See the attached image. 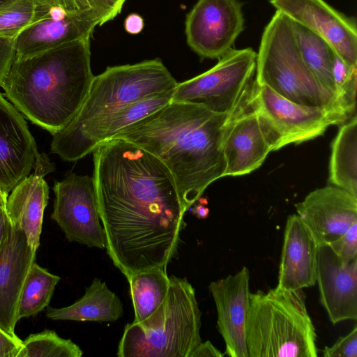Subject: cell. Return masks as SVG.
I'll return each mask as SVG.
<instances>
[{
	"instance_id": "6da1fadb",
	"label": "cell",
	"mask_w": 357,
	"mask_h": 357,
	"mask_svg": "<svg viewBox=\"0 0 357 357\" xmlns=\"http://www.w3.org/2000/svg\"><path fill=\"white\" fill-rule=\"evenodd\" d=\"M93 183L106 251L128 280L176 257L187 212L174 178L156 156L114 137L94 149Z\"/></svg>"
},
{
	"instance_id": "7a4b0ae2",
	"label": "cell",
	"mask_w": 357,
	"mask_h": 357,
	"mask_svg": "<svg viewBox=\"0 0 357 357\" xmlns=\"http://www.w3.org/2000/svg\"><path fill=\"white\" fill-rule=\"evenodd\" d=\"M249 97L224 114L171 101L112 138L128 140L159 158L172 173L188 211L211 183L224 177L225 130Z\"/></svg>"
},
{
	"instance_id": "3957f363",
	"label": "cell",
	"mask_w": 357,
	"mask_h": 357,
	"mask_svg": "<svg viewBox=\"0 0 357 357\" xmlns=\"http://www.w3.org/2000/svg\"><path fill=\"white\" fill-rule=\"evenodd\" d=\"M91 37L24 57L15 56L1 86L9 101L51 135L77 114L94 75Z\"/></svg>"
},
{
	"instance_id": "277c9868",
	"label": "cell",
	"mask_w": 357,
	"mask_h": 357,
	"mask_svg": "<svg viewBox=\"0 0 357 357\" xmlns=\"http://www.w3.org/2000/svg\"><path fill=\"white\" fill-rule=\"evenodd\" d=\"M177 84L159 58L107 67L94 76L77 114L64 128L52 135V153L64 161H76L83 141L106 119L132 102L172 91Z\"/></svg>"
},
{
	"instance_id": "5b68a950",
	"label": "cell",
	"mask_w": 357,
	"mask_h": 357,
	"mask_svg": "<svg viewBox=\"0 0 357 357\" xmlns=\"http://www.w3.org/2000/svg\"><path fill=\"white\" fill-rule=\"evenodd\" d=\"M245 338L249 357H317L315 328L303 289L250 293Z\"/></svg>"
},
{
	"instance_id": "8992f818",
	"label": "cell",
	"mask_w": 357,
	"mask_h": 357,
	"mask_svg": "<svg viewBox=\"0 0 357 357\" xmlns=\"http://www.w3.org/2000/svg\"><path fill=\"white\" fill-rule=\"evenodd\" d=\"M255 82L301 105L340 107L335 95L305 63L292 21L278 10L264 29L257 52Z\"/></svg>"
},
{
	"instance_id": "52a82bcc",
	"label": "cell",
	"mask_w": 357,
	"mask_h": 357,
	"mask_svg": "<svg viewBox=\"0 0 357 357\" xmlns=\"http://www.w3.org/2000/svg\"><path fill=\"white\" fill-rule=\"evenodd\" d=\"M170 284L162 319L144 330L128 323L119 341V357H190L202 342V312L188 280L169 276Z\"/></svg>"
},
{
	"instance_id": "ba28073f",
	"label": "cell",
	"mask_w": 357,
	"mask_h": 357,
	"mask_svg": "<svg viewBox=\"0 0 357 357\" xmlns=\"http://www.w3.org/2000/svg\"><path fill=\"white\" fill-rule=\"evenodd\" d=\"M271 151L322 135L351 116L337 106L309 107L293 102L255 79L250 97Z\"/></svg>"
},
{
	"instance_id": "9c48e42d",
	"label": "cell",
	"mask_w": 357,
	"mask_h": 357,
	"mask_svg": "<svg viewBox=\"0 0 357 357\" xmlns=\"http://www.w3.org/2000/svg\"><path fill=\"white\" fill-rule=\"evenodd\" d=\"M257 52L252 47L230 49L207 71L178 83L173 102L202 105L215 113H229L250 95Z\"/></svg>"
},
{
	"instance_id": "30bf717a",
	"label": "cell",
	"mask_w": 357,
	"mask_h": 357,
	"mask_svg": "<svg viewBox=\"0 0 357 357\" xmlns=\"http://www.w3.org/2000/svg\"><path fill=\"white\" fill-rule=\"evenodd\" d=\"M51 219L70 242L104 249L106 239L100 221L93 176L70 173L55 181Z\"/></svg>"
},
{
	"instance_id": "8fae6325",
	"label": "cell",
	"mask_w": 357,
	"mask_h": 357,
	"mask_svg": "<svg viewBox=\"0 0 357 357\" xmlns=\"http://www.w3.org/2000/svg\"><path fill=\"white\" fill-rule=\"evenodd\" d=\"M244 24L240 0H198L186 15V41L202 59H218L232 48Z\"/></svg>"
},
{
	"instance_id": "7c38bea8",
	"label": "cell",
	"mask_w": 357,
	"mask_h": 357,
	"mask_svg": "<svg viewBox=\"0 0 357 357\" xmlns=\"http://www.w3.org/2000/svg\"><path fill=\"white\" fill-rule=\"evenodd\" d=\"M289 17L324 39L347 63L357 66V24L354 17L324 0H268Z\"/></svg>"
},
{
	"instance_id": "4fadbf2b",
	"label": "cell",
	"mask_w": 357,
	"mask_h": 357,
	"mask_svg": "<svg viewBox=\"0 0 357 357\" xmlns=\"http://www.w3.org/2000/svg\"><path fill=\"white\" fill-rule=\"evenodd\" d=\"M40 155L24 116L0 93V188L8 194Z\"/></svg>"
},
{
	"instance_id": "5bb4252c",
	"label": "cell",
	"mask_w": 357,
	"mask_h": 357,
	"mask_svg": "<svg viewBox=\"0 0 357 357\" xmlns=\"http://www.w3.org/2000/svg\"><path fill=\"white\" fill-rule=\"evenodd\" d=\"M249 284V270L243 266L208 286L217 310V328L225 343V354L229 357H249L245 338Z\"/></svg>"
},
{
	"instance_id": "9a60e30c",
	"label": "cell",
	"mask_w": 357,
	"mask_h": 357,
	"mask_svg": "<svg viewBox=\"0 0 357 357\" xmlns=\"http://www.w3.org/2000/svg\"><path fill=\"white\" fill-rule=\"evenodd\" d=\"M316 282L320 303L333 324L356 320L357 259L343 263L328 244H319Z\"/></svg>"
},
{
	"instance_id": "2e32d148",
	"label": "cell",
	"mask_w": 357,
	"mask_h": 357,
	"mask_svg": "<svg viewBox=\"0 0 357 357\" xmlns=\"http://www.w3.org/2000/svg\"><path fill=\"white\" fill-rule=\"evenodd\" d=\"M295 207L319 245L336 240L357 222V197L334 185L313 190Z\"/></svg>"
},
{
	"instance_id": "e0dca14e",
	"label": "cell",
	"mask_w": 357,
	"mask_h": 357,
	"mask_svg": "<svg viewBox=\"0 0 357 357\" xmlns=\"http://www.w3.org/2000/svg\"><path fill=\"white\" fill-rule=\"evenodd\" d=\"M36 253L24 231L13 224L0 249V328L11 335H16L20 294Z\"/></svg>"
},
{
	"instance_id": "ac0fdd59",
	"label": "cell",
	"mask_w": 357,
	"mask_h": 357,
	"mask_svg": "<svg viewBox=\"0 0 357 357\" xmlns=\"http://www.w3.org/2000/svg\"><path fill=\"white\" fill-rule=\"evenodd\" d=\"M250 97L229 121L225 130L222 146L226 163L224 176H242L253 172L271 152Z\"/></svg>"
},
{
	"instance_id": "d6986e66",
	"label": "cell",
	"mask_w": 357,
	"mask_h": 357,
	"mask_svg": "<svg viewBox=\"0 0 357 357\" xmlns=\"http://www.w3.org/2000/svg\"><path fill=\"white\" fill-rule=\"evenodd\" d=\"M98 20L63 8L50 10L15 38V56L33 55L63 44L91 37Z\"/></svg>"
},
{
	"instance_id": "ffe728a7",
	"label": "cell",
	"mask_w": 357,
	"mask_h": 357,
	"mask_svg": "<svg viewBox=\"0 0 357 357\" xmlns=\"http://www.w3.org/2000/svg\"><path fill=\"white\" fill-rule=\"evenodd\" d=\"M319 244L297 214L288 216L284 232L277 288L303 289L316 284Z\"/></svg>"
},
{
	"instance_id": "44dd1931",
	"label": "cell",
	"mask_w": 357,
	"mask_h": 357,
	"mask_svg": "<svg viewBox=\"0 0 357 357\" xmlns=\"http://www.w3.org/2000/svg\"><path fill=\"white\" fill-rule=\"evenodd\" d=\"M44 174L33 172L12 190L6 203L12 223L25 234L29 246L37 251L40 245L43 215L48 203L49 187Z\"/></svg>"
},
{
	"instance_id": "7402d4cb",
	"label": "cell",
	"mask_w": 357,
	"mask_h": 357,
	"mask_svg": "<svg viewBox=\"0 0 357 357\" xmlns=\"http://www.w3.org/2000/svg\"><path fill=\"white\" fill-rule=\"evenodd\" d=\"M135 311L132 323L148 330L162 319L170 284L166 268H153L132 275L128 280Z\"/></svg>"
},
{
	"instance_id": "603a6c76",
	"label": "cell",
	"mask_w": 357,
	"mask_h": 357,
	"mask_svg": "<svg viewBox=\"0 0 357 357\" xmlns=\"http://www.w3.org/2000/svg\"><path fill=\"white\" fill-rule=\"evenodd\" d=\"M123 304L105 282L95 278L85 294L73 304L60 308L48 307L46 316L52 320L116 321L123 316Z\"/></svg>"
},
{
	"instance_id": "cb8c5ba5",
	"label": "cell",
	"mask_w": 357,
	"mask_h": 357,
	"mask_svg": "<svg viewBox=\"0 0 357 357\" xmlns=\"http://www.w3.org/2000/svg\"><path fill=\"white\" fill-rule=\"evenodd\" d=\"M173 91L132 102L112 114L87 135L78 149L76 161L92 153L100 142L112 139L121 130L168 104L172 100Z\"/></svg>"
},
{
	"instance_id": "d4e9b609",
	"label": "cell",
	"mask_w": 357,
	"mask_h": 357,
	"mask_svg": "<svg viewBox=\"0 0 357 357\" xmlns=\"http://www.w3.org/2000/svg\"><path fill=\"white\" fill-rule=\"evenodd\" d=\"M329 182L357 197V117L342 125L331 143Z\"/></svg>"
},
{
	"instance_id": "484cf974",
	"label": "cell",
	"mask_w": 357,
	"mask_h": 357,
	"mask_svg": "<svg viewBox=\"0 0 357 357\" xmlns=\"http://www.w3.org/2000/svg\"><path fill=\"white\" fill-rule=\"evenodd\" d=\"M292 23L303 60L319 82L335 96L332 72L333 49L315 33L298 23Z\"/></svg>"
},
{
	"instance_id": "4316f807",
	"label": "cell",
	"mask_w": 357,
	"mask_h": 357,
	"mask_svg": "<svg viewBox=\"0 0 357 357\" xmlns=\"http://www.w3.org/2000/svg\"><path fill=\"white\" fill-rule=\"evenodd\" d=\"M61 278L50 273L36 261L24 283L17 309V320L35 316L48 307Z\"/></svg>"
},
{
	"instance_id": "83f0119b",
	"label": "cell",
	"mask_w": 357,
	"mask_h": 357,
	"mask_svg": "<svg viewBox=\"0 0 357 357\" xmlns=\"http://www.w3.org/2000/svg\"><path fill=\"white\" fill-rule=\"evenodd\" d=\"M83 351L70 339L61 337L54 331L31 334L22 340L17 357H81Z\"/></svg>"
},
{
	"instance_id": "f1b7e54d",
	"label": "cell",
	"mask_w": 357,
	"mask_h": 357,
	"mask_svg": "<svg viewBox=\"0 0 357 357\" xmlns=\"http://www.w3.org/2000/svg\"><path fill=\"white\" fill-rule=\"evenodd\" d=\"M332 72L337 103L352 116L356 112L357 66L347 63L334 52Z\"/></svg>"
},
{
	"instance_id": "f546056e",
	"label": "cell",
	"mask_w": 357,
	"mask_h": 357,
	"mask_svg": "<svg viewBox=\"0 0 357 357\" xmlns=\"http://www.w3.org/2000/svg\"><path fill=\"white\" fill-rule=\"evenodd\" d=\"M36 6L33 0H14L0 9V37L15 38L33 23Z\"/></svg>"
},
{
	"instance_id": "4dcf8cb0",
	"label": "cell",
	"mask_w": 357,
	"mask_h": 357,
	"mask_svg": "<svg viewBox=\"0 0 357 357\" xmlns=\"http://www.w3.org/2000/svg\"><path fill=\"white\" fill-rule=\"evenodd\" d=\"M327 244L343 263L357 259V222L343 235Z\"/></svg>"
},
{
	"instance_id": "1f68e13d",
	"label": "cell",
	"mask_w": 357,
	"mask_h": 357,
	"mask_svg": "<svg viewBox=\"0 0 357 357\" xmlns=\"http://www.w3.org/2000/svg\"><path fill=\"white\" fill-rule=\"evenodd\" d=\"M322 352L324 357H357V326L331 347L326 346Z\"/></svg>"
},
{
	"instance_id": "d6a6232c",
	"label": "cell",
	"mask_w": 357,
	"mask_h": 357,
	"mask_svg": "<svg viewBox=\"0 0 357 357\" xmlns=\"http://www.w3.org/2000/svg\"><path fill=\"white\" fill-rule=\"evenodd\" d=\"M126 0H89L100 20V26L114 19L121 13Z\"/></svg>"
},
{
	"instance_id": "836d02e7",
	"label": "cell",
	"mask_w": 357,
	"mask_h": 357,
	"mask_svg": "<svg viewBox=\"0 0 357 357\" xmlns=\"http://www.w3.org/2000/svg\"><path fill=\"white\" fill-rule=\"evenodd\" d=\"M15 56V38L0 37V86Z\"/></svg>"
},
{
	"instance_id": "e575fe53",
	"label": "cell",
	"mask_w": 357,
	"mask_h": 357,
	"mask_svg": "<svg viewBox=\"0 0 357 357\" xmlns=\"http://www.w3.org/2000/svg\"><path fill=\"white\" fill-rule=\"evenodd\" d=\"M22 348V340L0 328V357H17Z\"/></svg>"
},
{
	"instance_id": "d590c367",
	"label": "cell",
	"mask_w": 357,
	"mask_h": 357,
	"mask_svg": "<svg viewBox=\"0 0 357 357\" xmlns=\"http://www.w3.org/2000/svg\"><path fill=\"white\" fill-rule=\"evenodd\" d=\"M225 355V353H222L207 340L202 342L191 353L190 357H223Z\"/></svg>"
},
{
	"instance_id": "8d00e7d4",
	"label": "cell",
	"mask_w": 357,
	"mask_h": 357,
	"mask_svg": "<svg viewBox=\"0 0 357 357\" xmlns=\"http://www.w3.org/2000/svg\"><path fill=\"white\" fill-rule=\"evenodd\" d=\"M144 20L137 13L128 15L124 21V29L130 34L135 35L139 33L144 29Z\"/></svg>"
},
{
	"instance_id": "74e56055",
	"label": "cell",
	"mask_w": 357,
	"mask_h": 357,
	"mask_svg": "<svg viewBox=\"0 0 357 357\" xmlns=\"http://www.w3.org/2000/svg\"><path fill=\"white\" fill-rule=\"evenodd\" d=\"M6 203L0 204V249L13 225L6 212Z\"/></svg>"
},
{
	"instance_id": "f35d334b",
	"label": "cell",
	"mask_w": 357,
	"mask_h": 357,
	"mask_svg": "<svg viewBox=\"0 0 357 357\" xmlns=\"http://www.w3.org/2000/svg\"><path fill=\"white\" fill-rule=\"evenodd\" d=\"M76 7L77 10L84 15L93 17L99 21L100 26V20L98 17L96 12L93 10L91 5L90 4L89 0H71Z\"/></svg>"
},
{
	"instance_id": "ab89813d",
	"label": "cell",
	"mask_w": 357,
	"mask_h": 357,
	"mask_svg": "<svg viewBox=\"0 0 357 357\" xmlns=\"http://www.w3.org/2000/svg\"><path fill=\"white\" fill-rule=\"evenodd\" d=\"M192 213L197 218L204 219L208 217L209 209L202 204H197L192 208Z\"/></svg>"
},
{
	"instance_id": "60d3db41",
	"label": "cell",
	"mask_w": 357,
	"mask_h": 357,
	"mask_svg": "<svg viewBox=\"0 0 357 357\" xmlns=\"http://www.w3.org/2000/svg\"><path fill=\"white\" fill-rule=\"evenodd\" d=\"M8 194L0 188V204L6 202Z\"/></svg>"
},
{
	"instance_id": "b9f144b4",
	"label": "cell",
	"mask_w": 357,
	"mask_h": 357,
	"mask_svg": "<svg viewBox=\"0 0 357 357\" xmlns=\"http://www.w3.org/2000/svg\"><path fill=\"white\" fill-rule=\"evenodd\" d=\"M13 1L14 0H0V9Z\"/></svg>"
}]
</instances>
